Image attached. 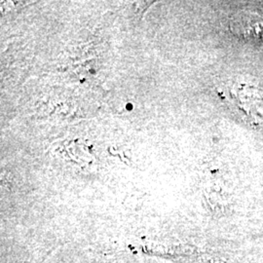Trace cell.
I'll return each instance as SVG.
<instances>
[{
	"label": "cell",
	"mask_w": 263,
	"mask_h": 263,
	"mask_svg": "<svg viewBox=\"0 0 263 263\" xmlns=\"http://www.w3.org/2000/svg\"><path fill=\"white\" fill-rule=\"evenodd\" d=\"M126 108H127V109H128V110H129V109H130V110H131L132 108H133V106H132L131 104H127V106H126Z\"/></svg>",
	"instance_id": "1"
}]
</instances>
